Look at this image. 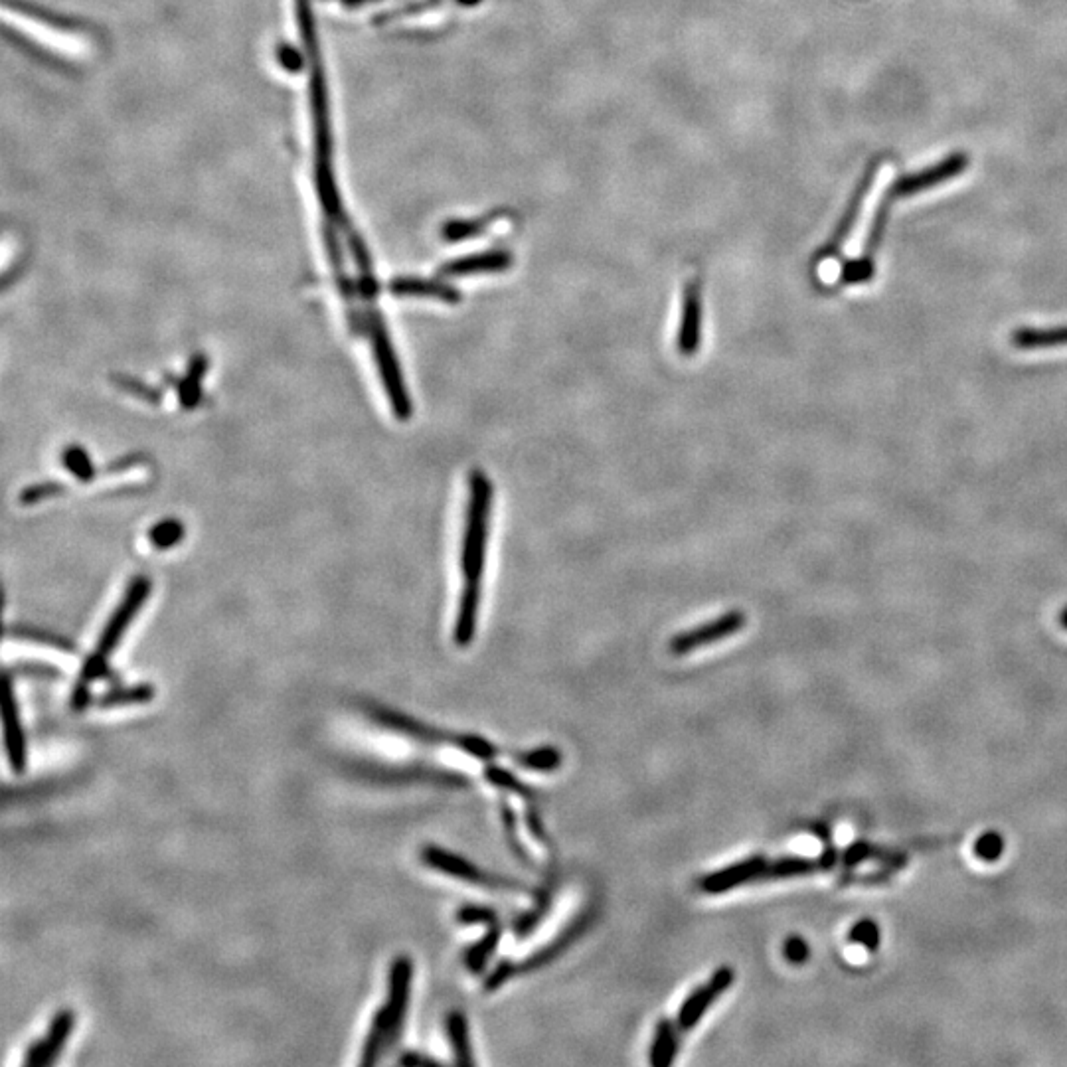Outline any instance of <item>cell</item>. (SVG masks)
<instances>
[{
    "label": "cell",
    "instance_id": "b9f144b4",
    "mask_svg": "<svg viewBox=\"0 0 1067 1067\" xmlns=\"http://www.w3.org/2000/svg\"><path fill=\"white\" fill-rule=\"evenodd\" d=\"M850 941L852 943H860V945H866V947H874L876 941H878V929L874 927V923L870 921H862L858 923L852 933H850Z\"/></svg>",
    "mask_w": 1067,
    "mask_h": 1067
},
{
    "label": "cell",
    "instance_id": "5b68a950",
    "mask_svg": "<svg viewBox=\"0 0 1067 1067\" xmlns=\"http://www.w3.org/2000/svg\"><path fill=\"white\" fill-rule=\"evenodd\" d=\"M151 589H153L151 579L145 577V575H137L129 583L121 603L117 605V609L113 611V615L109 617V621L105 623V627H103V631L99 635L97 649H95L97 655L105 658L113 655V651L119 647L125 631L129 629V625L133 623V619L137 617L141 607L147 603V599L151 595Z\"/></svg>",
    "mask_w": 1067,
    "mask_h": 1067
},
{
    "label": "cell",
    "instance_id": "277c9868",
    "mask_svg": "<svg viewBox=\"0 0 1067 1067\" xmlns=\"http://www.w3.org/2000/svg\"><path fill=\"white\" fill-rule=\"evenodd\" d=\"M419 858L427 868H431V870H435L439 874L451 876L455 880L473 884V886H481V888H489V890H500V892H530V888L524 882H520V880H516L512 876H502V874L487 872V870L479 868L477 864H473L471 860H467L465 856L455 854V852L445 850V848L435 846V844H425L419 850Z\"/></svg>",
    "mask_w": 1067,
    "mask_h": 1067
},
{
    "label": "cell",
    "instance_id": "d6986e66",
    "mask_svg": "<svg viewBox=\"0 0 1067 1067\" xmlns=\"http://www.w3.org/2000/svg\"><path fill=\"white\" fill-rule=\"evenodd\" d=\"M155 696H157V690L149 682H139V684H129V686L115 684L109 690H105L101 696H97L93 706H97L99 710H115V708H125V706L149 704L151 700H155Z\"/></svg>",
    "mask_w": 1067,
    "mask_h": 1067
},
{
    "label": "cell",
    "instance_id": "bcb514c9",
    "mask_svg": "<svg viewBox=\"0 0 1067 1067\" xmlns=\"http://www.w3.org/2000/svg\"><path fill=\"white\" fill-rule=\"evenodd\" d=\"M457 2L463 4V6H475V4H479L481 0H457Z\"/></svg>",
    "mask_w": 1067,
    "mask_h": 1067
},
{
    "label": "cell",
    "instance_id": "3957f363",
    "mask_svg": "<svg viewBox=\"0 0 1067 1067\" xmlns=\"http://www.w3.org/2000/svg\"><path fill=\"white\" fill-rule=\"evenodd\" d=\"M364 321H366V332L372 344V354L378 364L392 411L396 413L398 419L406 421L413 413V404H411L410 394H408V388L402 376V368H400L394 344L390 340V332L386 329L384 317L378 311V307H372L364 311Z\"/></svg>",
    "mask_w": 1067,
    "mask_h": 1067
},
{
    "label": "cell",
    "instance_id": "83f0119b",
    "mask_svg": "<svg viewBox=\"0 0 1067 1067\" xmlns=\"http://www.w3.org/2000/svg\"><path fill=\"white\" fill-rule=\"evenodd\" d=\"M6 637H14L18 641H26V643H36V645H44V647H52V649H58V651H66V653H74L76 651V645L62 637V635H56V633H50V631H42V629H30V627H10L6 629Z\"/></svg>",
    "mask_w": 1067,
    "mask_h": 1067
},
{
    "label": "cell",
    "instance_id": "7c38bea8",
    "mask_svg": "<svg viewBox=\"0 0 1067 1067\" xmlns=\"http://www.w3.org/2000/svg\"><path fill=\"white\" fill-rule=\"evenodd\" d=\"M4 704H2V724H4V747L6 757L10 763V769L14 773H24L28 763V745H26V732L20 718V706L18 698L12 688V676L6 672L4 676Z\"/></svg>",
    "mask_w": 1067,
    "mask_h": 1067
},
{
    "label": "cell",
    "instance_id": "9c48e42d",
    "mask_svg": "<svg viewBox=\"0 0 1067 1067\" xmlns=\"http://www.w3.org/2000/svg\"><path fill=\"white\" fill-rule=\"evenodd\" d=\"M745 621H747L745 613L728 611V613L720 615L718 619L704 623L702 627H696V629L684 631L680 635H674L672 641H670V653L680 657V655H688L692 651H698L702 647L714 645V643H718L722 639H728V637L736 635L738 631L745 627Z\"/></svg>",
    "mask_w": 1067,
    "mask_h": 1067
},
{
    "label": "cell",
    "instance_id": "8d00e7d4",
    "mask_svg": "<svg viewBox=\"0 0 1067 1067\" xmlns=\"http://www.w3.org/2000/svg\"><path fill=\"white\" fill-rule=\"evenodd\" d=\"M516 975H520V965L510 961V959H502L487 973L483 988H485V992H496L498 988L510 983Z\"/></svg>",
    "mask_w": 1067,
    "mask_h": 1067
},
{
    "label": "cell",
    "instance_id": "ab89813d",
    "mask_svg": "<svg viewBox=\"0 0 1067 1067\" xmlns=\"http://www.w3.org/2000/svg\"><path fill=\"white\" fill-rule=\"evenodd\" d=\"M809 955H811V949H809V943L799 937V935H791L785 939V945H783V957L787 959V963L791 965H803L809 961Z\"/></svg>",
    "mask_w": 1067,
    "mask_h": 1067
},
{
    "label": "cell",
    "instance_id": "484cf974",
    "mask_svg": "<svg viewBox=\"0 0 1067 1067\" xmlns=\"http://www.w3.org/2000/svg\"><path fill=\"white\" fill-rule=\"evenodd\" d=\"M552 902H554V890H552V888H544V890H540V892L536 894V902H534V905H532L528 911L520 913V915L512 921V931H514V935H516L518 939H524V937L532 935V933L538 929V925L544 921V917L548 915V911H550V907H552Z\"/></svg>",
    "mask_w": 1067,
    "mask_h": 1067
},
{
    "label": "cell",
    "instance_id": "e575fe53",
    "mask_svg": "<svg viewBox=\"0 0 1067 1067\" xmlns=\"http://www.w3.org/2000/svg\"><path fill=\"white\" fill-rule=\"evenodd\" d=\"M78 680L82 682H97V680H107V682H117L119 676L115 674V670L109 666L107 658L97 655L95 651L91 655H87L83 660L82 670H80V676Z\"/></svg>",
    "mask_w": 1067,
    "mask_h": 1067
},
{
    "label": "cell",
    "instance_id": "6da1fadb",
    "mask_svg": "<svg viewBox=\"0 0 1067 1067\" xmlns=\"http://www.w3.org/2000/svg\"><path fill=\"white\" fill-rule=\"evenodd\" d=\"M413 961L400 955L392 961L388 973V996L384 1006L374 1014L366 1042L362 1046L360 1066L380 1064L402 1038L406 1014L410 1006Z\"/></svg>",
    "mask_w": 1067,
    "mask_h": 1067
},
{
    "label": "cell",
    "instance_id": "ba28073f",
    "mask_svg": "<svg viewBox=\"0 0 1067 1067\" xmlns=\"http://www.w3.org/2000/svg\"><path fill=\"white\" fill-rule=\"evenodd\" d=\"M736 981V973L732 967H720L716 969V973L708 979V983L694 988L686 1000L682 1002L678 1014H676V1024L680 1028L682 1034L690 1032L692 1028H696L700 1024V1020L704 1018V1014L710 1010V1006L724 994L728 992V988H732Z\"/></svg>",
    "mask_w": 1067,
    "mask_h": 1067
},
{
    "label": "cell",
    "instance_id": "836d02e7",
    "mask_svg": "<svg viewBox=\"0 0 1067 1067\" xmlns=\"http://www.w3.org/2000/svg\"><path fill=\"white\" fill-rule=\"evenodd\" d=\"M455 919L457 923L465 925V927H471V925H496L500 923V917L496 913L494 907L489 905H477V903H465L457 909L455 913Z\"/></svg>",
    "mask_w": 1067,
    "mask_h": 1067
},
{
    "label": "cell",
    "instance_id": "74e56055",
    "mask_svg": "<svg viewBox=\"0 0 1067 1067\" xmlns=\"http://www.w3.org/2000/svg\"><path fill=\"white\" fill-rule=\"evenodd\" d=\"M66 491V487L58 481H48V483H38V485H32V487H26L22 493H20V504L22 506H32V504H38L46 498H52V496H58Z\"/></svg>",
    "mask_w": 1067,
    "mask_h": 1067
},
{
    "label": "cell",
    "instance_id": "30bf717a",
    "mask_svg": "<svg viewBox=\"0 0 1067 1067\" xmlns=\"http://www.w3.org/2000/svg\"><path fill=\"white\" fill-rule=\"evenodd\" d=\"M880 165H882V157H876L866 168L864 176L860 178V182H858V186H856V190H854V194H852V198H850V202H848V206L844 210V216L836 224L834 234L821 247V251L817 255V261L834 257V255L840 253V249L844 246V242L848 240V236L852 234V230H854V226H856V222L860 218V212H862V206L866 202V196L870 194V190H872V186L876 182V176L880 172Z\"/></svg>",
    "mask_w": 1067,
    "mask_h": 1067
},
{
    "label": "cell",
    "instance_id": "7a4b0ae2",
    "mask_svg": "<svg viewBox=\"0 0 1067 1067\" xmlns=\"http://www.w3.org/2000/svg\"><path fill=\"white\" fill-rule=\"evenodd\" d=\"M491 508H493V483L483 471H473L469 475V506H467V524H465V536H463V554H461V570L465 575V583H471V585H481V579H483Z\"/></svg>",
    "mask_w": 1067,
    "mask_h": 1067
},
{
    "label": "cell",
    "instance_id": "cb8c5ba5",
    "mask_svg": "<svg viewBox=\"0 0 1067 1067\" xmlns=\"http://www.w3.org/2000/svg\"><path fill=\"white\" fill-rule=\"evenodd\" d=\"M502 216H504L502 210H494V212H489L487 216H481V218H475V220H449L443 226L441 236L447 242H463V240L479 238L493 226L494 222H498Z\"/></svg>",
    "mask_w": 1067,
    "mask_h": 1067
},
{
    "label": "cell",
    "instance_id": "d4e9b609",
    "mask_svg": "<svg viewBox=\"0 0 1067 1067\" xmlns=\"http://www.w3.org/2000/svg\"><path fill=\"white\" fill-rule=\"evenodd\" d=\"M514 761L520 767L528 769V771L554 773V771H558L562 767L564 755L556 745H540V747H534V749H528V751L514 753Z\"/></svg>",
    "mask_w": 1067,
    "mask_h": 1067
},
{
    "label": "cell",
    "instance_id": "1f68e13d",
    "mask_svg": "<svg viewBox=\"0 0 1067 1067\" xmlns=\"http://www.w3.org/2000/svg\"><path fill=\"white\" fill-rule=\"evenodd\" d=\"M62 463L80 481H91L95 477V467H93L87 451L80 445L66 447L62 451Z\"/></svg>",
    "mask_w": 1067,
    "mask_h": 1067
},
{
    "label": "cell",
    "instance_id": "d6a6232c",
    "mask_svg": "<svg viewBox=\"0 0 1067 1067\" xmlns=\"http://www.w3.org/2000/svg\"><path fill=\"white\" fill-rule=\"evenodd\" d=\"M455 747L461 749L463 753L479 759V761H485V763H491L494 757L498 755V747L494 745L493 741L483 738L479 734H459L457 741H455Z\"/></svg>",
    "mask_w": 1067,
    "mask_h": 1067
},
{
    "label": "cell",
    "instance_id": "f1b7e54d",
    "mask_svg": "<svg viewBox=\"0 0 1067 1067\" xmlns=\"http://www.w3.org/2000/svg\"><path fill=\"white\" fill-rule=\"evenodd\" d=\"M813 870V862L809 858H799V856H791V858H779L775 862H767L761 876H759V882L763 880H777V878H791V876H799V874H805V872H811Z\"/></svg>",
    "mask_w": 1067,
    "mask_h": 1067
},
{
    "label": "cell",
    "instance_id": "e0dca14e",
    "mask_svg": "<svg viewBox=\"0 0 1067 1067\" xmlns=\"http://www.w3.org/2000/svg\"><path fill=\"white\" fill-rule=\"evenodd\" d=\"M390 291L396 297H423L437 299L449 305L461 303L463 295L457 287L443 279H417V277H398L390 283Z\"/></svg>",
    "mask_w": 1067,
    "mask_h": 1067
},
{
    "label": "cell",
    "instance_id": "8fae6325",
    "mask_svg": "<svg viewBox=\"0 0 1067 1067\" xmlns=\"http://www.w3.org/2000/svg\"><path fill=\"white\" fill-rule=\"evenodd\" d=\"M76 1026V1014L70 1008L58 1010L50 1022V1028L42 1040H36L28 1046L22 1066L46 1067L56 1064L62 1050L66 1048Z\"/></svg>",
    "mask_w": 1067,
    "mask_h": 1067
},
{
    "label": "cell",
    "instance_id": "2e32d148",
    "mask_svg": "<svg viewBox=\"0 0 1067 1067\" xmlns=\"http://www.w3.org/2000/svg\"><path fill=\"white\" fill-rule=\"evenodd\" d=\"M512 253L506 249H491L481 253H471L465 257H457L447 261L439 267V275L443 277H467V275H479V273H500L512 267Z\"/></svg>",
    "mask_w": 1067,
    "mask_h": 1067
},
{
    "label": "cell",
    "instance_id": "60d3db41",
    "mask_svg": "<svg viewBox=\"0 0 1067 1067\" xmlns=\"http://www.w3.org/2000/svg\"><path fill=\"white\" fill-rule=\"evenodd\" d=\"M95 704V698L91 694V688L87 682L82 680H76L74 684V690H72V698H70V706L74 712H85L89 706Z\"/></svg>",
    "mask_w": 1067,
    "mask_h": 1067
},
{
    "label": "cell",
    "instance_id": "d590c367",
    "mask_svg": "<svg viewBox=\"0 0 1067 1067\" xmlns=\"http://www.w3.org/2000/svg\"><path fill=\"white\" fill-rule=\"evenodd\" d=\"M8 674L26 676V678H40V680H58L62 678V670L54 664L46 662H18L12 668H6Z\"/></svg>",
    "mask_w": 1067,
    "mask_h": 1067
},
{
    "label": "cell",
    "instance_id": "52a82bcc",
    "mask_svg": "<svg viewBox=\"0 0 1067 1067\" xmlns=\"http://www.w3.org/2000/svg\"><path fill=\"white\" fill-rule=\"evenodd\" d=\"M597 917H599V911H597L595 905L583 907L548 945L540 947L530 957H526L522 963H518L520 965V975L522 973H534V971L554 963L556 959H560L570 947H574L575 943L593 927Z\"/></svg>",
    "mask_w": 1067,
    "mask_h": 1067
},
{
    "label": "cell",
    "instance_id": "9a60e30c",
    "mask_svg": "<svg viewBox=\"0 0 1067 1067\" xmlns=\"http://www.w3.org/2000/svg\"><path fill=\"white\" fill-rule=\"evenodd\" d=\"M702 338V283L700 279H692L684 289L682 299V319L678 330V352L684 356H692L700 348Z\"/></svg>",
    "mask_w": 1067,
    "mask_h": 1067
},
{
    "label": "cell",
    "instance_id": "4dcf8cb0",
    "mask_svg": "<svg viewBox=\"0 0 1067 1067\" xmlns=\"http://www.w3.org/2000/svg\"><path fill=\"white\" fill-rule=\"evenodd\" d=\"M184 524L176 518H168L159 524H155L149 532V540L157 550H168L176 546L184 538Z\"/></svg>",
    "mask_w": 1067,
    "mask_h": 1067
},
{
    "label": "cell",
    "instance_id": "8992f818",
    "mask_svg": "<svg viewBox=\"0 0 1067 1067\" xmlns=\"http://www.w3.org/2000/svg\"><path fill=\"white\" fill-rule=\"evenodd\" d=\"M967 165H969V157L963 155V153H955V155L943 159L937 165L923 168V170L913 172V174H905L886 190V194L882 198V204L892 210V204L896 200L911 196V194H917V192L927 190V188H933V186H937V184H941V182H945L949 178H955L963 170H967Z\"/></svg>",
    "mask_w": 1067,
    "mask_h": 1067
},
{
    "label": "cell",
    "instance_id": "f546056e",
    "mask_svg": "<svg viewBox=\"0 0 1067 1067\" xmlns=\"http://www.w3.org/2000/svg\"><path fill=\"white\" fill-rule=\"evenodd\" d=\"M500 819H502V826H504L506 842H508L510 850L514 852V856L518 860H522L526 866H532V856L524 848V842L520 840V834H518V817H516L514 809L508 803L500 805Z\"/></svg>",
    "mask_w": 1067,
    "mask_h": 1067
},
{
    "label": "cell",
    "instance_id": "4fadbf2b",
    "mask_svg": "<svg viewBox=\"0 0 1067 1067\" xmlns=\"http://www.w3.org/2000/svg\"><path fill=\"white\" fill-rule=\"evenodd\" d=\"M765 864H767L765 856H761V854L749 856V858L739 860L732 866H726L722 870H716V872H710V874L702 876L700 882H698V890L708 894V896H720V894L736 890L739 886H745V884H751V882H759V876H761Z\"/></svg>",
    "mask_w": 1067,
    "mask_h": 1067
},
{
    "label": "cell",
    "instance_id": "ee69618b",
    "mask_svg": "<svg viewBox=\"0 0 1067 1067\" xmlns=\"http://www.w3.org/2000/svg\"><path fill=\"white\" fill-rule=\"evenodd\" d=\"M396 1064L404 1067L441 1066L439 1060L429 1058V1056H425V1054H421V1052H415V1050H413V1052H404V1054H400V1056L396 1058Z\"/></svg>",
    "mask_w": 1067,
    "mask_h": 1067
},
{
    "label": "cell",
    "instance_id": "ffe728a7",
    "mask_svg": "<svg viewBox=\"0 0 1067 1067\" xmlns=\"http://www.w3.org/2000/svg\"><path fill=\"white\" fill-rule=\"evenodd\" d=\"M680 1028L670 1018H660L653 1044L649 1050V1062L653 1067H668L674 1064L680 1050Z\"/></svg>",
    "mask_w": 1067,
    "mask_h": 1067
},
{
    "label": "cell",
    "instance_id": "4316f807",
    "mask_svg": "<svg viewBox=\"0 0 1067 1067\" xmlns=\"http://www.w3.org/2000/svg\"><path fill=\"white\" fill-rule=\"evenodd\" d=\"M483 775H485V781H487L489 785H493V787L500 789V791H506V793H510V795H516V797H520V799H524V801H528V803L534 799V791H532V789H530V787H528L516 773H512L510 769L498 767V765H494V763H487Z\"/></svg>",
    "mask_w": 1067,
    "mask_h": 1067
},
{
    "label": "cell",
    "instance_id": "5bb4252c",
    "mask_svg": "<svg viewBox=\"0 0 1067 1067\" xmlns=\"http://www.w3.org/2000/svg\"><path fill=\"white\" fill-rule=\"evenodd\" d=\"M372 718L376 724H380L382 728L386 730H392V732H398L406 738L415 739V741H421V743H427V745H443V743H449V745H455L457 736L459 734H449V732H443V730H437L433 726H427L411 716H406L402 712H394V710H388V708H376L372 710Z\"/></svg>",
    "mask_w": 1067,
    "mask_h": 1067
},
{
    "label": "cell",
    "instance_id": "44dd1931",
    "mask_svg": "<svg viewBox=\"0 0 1067 1067\" xmlns=\"http://www.w3.org/2000/svg\"><path fill=\"white\" fill-rule=\"evenodd\" d=\"M445 1032H447V1040L455 1056V1064L461 1067L475 1066L473 1046L469 1038V1022L465 1014L459 1010H451L445 1016Z\"/></svg>",
    "mask_w": 1067,
    "mask_h": 1067
},
{
    "label": "cell",
    "instance_id": "f35d334b",
    "mask_svg": "<svg viewBox=\"0 0 1067 1067\" xmlns=\"http://www.w3.org/2000/svg\"><path fill=\"white\" fill-rule=\"evenodd\" d=\"M113 380L121 390L129 392V394H133L137 398H143L147 402H159L161 400V392H157L155 388H149L147 384H143V382H139V380H135L131 376H115Z\"/></svg>",
    "mask_w": 1067,
    "mask_h": 1067
},
{
    "label": "cell",
    "instance_id": "f6af8a7d",
    "mask_svg": "<svg viewBox=\"0 0 1067 1067\" xmlns=\"http://www.w3.org/2000/svg\"><path fill=\"white\" fill-rule=\"evenodd\" d=\"M1002 852V840L994 834H988L985 838L979 840V846H977V854L983 858V860H994L998 858Z\"/></svg>",
    "mask_w": 1067,
    "mask_h": 1067
},
{
    "label": "cell",
    "instance_id": "603a6c76",
    "mask_svg": "<svg viewBox=\"0 0 1067 1067\" xmlns=\"http://www.w3.org/2000/svg\"><path fill=\"white\" fill-rule=\"evenodd\" d=\"M500 939H502V927H500V923H496V925H491L487 929V933L477 943H473V945H469L465 949L463 963L473 975H481L487 969L489 961L493 959V955L496 953L498 945H500Z\"/></svg>",
    "mask_w": 1067,
    "mask_h": 1067
},
{
    "label": "cell",
    "instance_id": "ac0fdd59",
    "mask_svg": "<svg viewBox=\"0 0 1067 1067\" xmlns=\"http://www.w3.org/2000/svg\"><path fill=\"white\" fill-rule=\"evenodd\" d=\"M479 607H481V585L465 583L461 599H459V611H457V621H455V631H453V641L461 649L469 647L477 635Z\"/></svg>",
    "mask_w": 1067,
    "mask_h": 1067
},
{
    "label": "cell",
    "instance_id": "7bdbcfd3",
    "mask_svg": "<svg viewBox=\"0 0 1067 1067\" xmlns=\"http://www.w3.org/2000/svg\"><path fill=\"white\" fill-rule=\"evenodd\" d=\"M524 821H526V826H528L530 834H532V836H534L536 840H540V842H548L546 826H544V822H542V817H540V811H538L536 807H532V805H528V807H526V813H524Z\"/></svg>",
    "mask_w": 1067,
    "mask_h": 1067
},
{
    "label": "cell",
    "instance_id": "7402d4cb",
    "mask_svg": "<svg viewBox=\"0 0 1067 1067\" xmlns=\"http://www.w3.org/2000/svg\"><path fill=\"white\" fill-rule=\"evenodd\" d=\"M206 372H208V356L196 354L188 364L186 376L182 380H176L178 398H180V404H182L184 410H194L200 404V400H202L200 384H202V378L206 376Z\"/></svg>",
    "mask_w": 1067,
    "mask_h": 1067
}]
</instances>
